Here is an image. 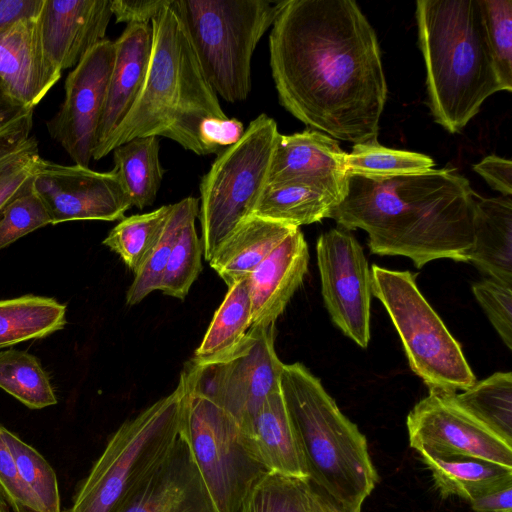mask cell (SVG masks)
<instances>
[{
    "instance_id": "cell-1",
    "label": "cell",
    "mask_w": 512,
    "mask_h": 512,
    "mask_svg": "<svg viewBox=\"0 0 512 512\" xmlns=\"http://www.w3.org/2000/svg\"><path fill=\"white\" fill-rule=\"evenodd\" d=\"M280 104L324 134L377 140L387 83L376 33L353 0H287L269 35Z\"/></svg>"
},
{
    "instance_id": "cell-2",
    "label": "cell",
    "mask_w": 512,
    "mask_h": 512,
    "mask_svg": "<svg viewBox=\"0 0 512 512\" xmlns=\"http://www.w3.org/2000/svg\"><path fill=\"white\" fill-rule=\"evenodd\" d=\"M475 192L454 169L388 178L347 174V190L328 218L362 229L372 254L405 256L417 268L437 259L468 262Z\"/></svg>"
},
{
    "instance_id": "cell-3",
    "label": "cell",
    "mask_w": 512,
    "mask_h": 512,
    "mask_svg": "<svg viewBox=\"0 0 512 512\" xmlns=\"http://www.w3.org/2000/svg\"><path fill=\"white\" fill-rule=\"evenodd\" d=\"M151 26L152 50L142 89L119 126L94 150V160L147 136L165 137L185 150L208 155L200 140L201 123L208 118H227L173 0L152 19Z\"/></svg>"
},
{
    "instance_id": "cell-4",
    "label": "cell",
    "mask_w": 512,
    "mask_h": 512,
    "mask_svg": "<svg viewBox=\"0 0 512 512\" xmlns=\"http://www.w3.org/2000/svg\"><path fill=\"white\" fill-rule=\"evenodd\" d=\"M416 19L431 113L450 133L460 132L504 90L480 0H418Z\"/></svg>"
},
{
    "instance_id": "cell-5",
    "label": "cell",
    "mask_w": 512,
    "mask_h": 512,
    "mask_svg": "<svg viewBox=\"0 0 512 512\" xmlns=\"http://www.w3.org/2000/svg\"><path fill=\"white\" fill-rule=\"evenodd\" d=\"M280 391L308 480L335 501L362 507L378 481L365 436L303 364H284Z\"/></svg>"
},
{
    "instance_id": "cell-6",
    "label": "cell",
    "mask_w": 512,
    "mask_h": 512,
    "mask_svg": "<svg viewBox=\"0 0 512 512\" xmlns=\"http://www.w3.org/2000/svg\"><path fill=\"white\" fill-rule=\"evenodd\" d=\"M287 0H173L204 76L230 103L251 89L255 48Z\"/></svg>"
},
{
    "instance_id": "cell-7",
    "label": "cell",
    "mask_w": 512,
    "mask_h": 512,
    "mask_svg": "<svg viewBox=\"0 0 512 512\" xmlns=\"http://www.w3.org/2000/svg\"><path fill=\"white\" fill-rule=\"evenodd\" d=\"M183 393L179 381L116 430L65 512H118L179 439Z\"/></svg>"
},
{
    "instance_id": "cell-8",
    "label": "cell",
    "mask_w": 512,
    "mask_h": 512,
    "mask_svg": "<svg viewBox=\"0 0 512 512\" xmlns=\"http://www.w3.org/2000/svg\"><path fill=\"white\" fill-rule=\"evenodd\" d=\"M371 290L389 314L410 368L429 392L453 394L476 382L461 346L418 289L413 273L374 264Z\"/></svg>"
},
{
    "instance_id": "cell-9",
    "label": "cell",
    "mask_w": 512,
    "mask_h": 512,
    "mask_svg": "<svg viewBox=\"0 0 512 512\" xmlns=\"http://www.w3.org/2000/svg\"><path fill=\"white\" fill-rule=\"evenodd\" d=\"M278 135L276 121L260 114L235 144L218 154L202 177L198 217L206 261L252 216L268 181Z\"/></svg>"
},
{
    "instance_id": "cell-10",
    "label": "cell",
    "mask_w": 512,
    "mask_h": 512,
    "mask_svg": "<svg viewBox=\"0 0 512 512\" xmlns=\"http://www.w3.org/2000/svg\"><path fill=\"white\" fill-rule=\"evenodd\" d=\"M284 363L275 351V324L251 327L233 347L207 358L193 357L180 381L230 414L249 438L264 400L280 389Z\"/></svg>"
},
{
    "instance_id": "cell-11",
    "label": "cell",
    "mask_w": 512,
    "mask_h": 512,
    "mask_svg": "<svg viewBox=\"0 0 512 512\" xmlns=\"http://www.w3.org/2000/svg\"><path fill=\"white\" fill-rule=\"evenodd\" d=\"M181 435L216 511L240 512L251 488L268 471L253 455L235 419L184 388Z\"/></svg>"
},
{
    "instance_id": "cell-12",
    "label": "cell",
    "mask_w": 512,
    "mask_h": 512,
    "mask_svg": "<svg viewBox=\"0 0 512 512\" xmlns=\"http://www.w3.org/2000/svg\"><path fill=\"white\" fill-rule=\"evenodd\" d=\"M324 304L334 324L361 348L370 341L371 270L362 246L341 227L316 244Z\"/></svg>"
},
{
    "instance_id": "cell-13",
    "label": "cell",
    "mask_w": 512,
    "mask_h": 512,
    "mask_svg": "<svg viewBox=\"0 0 512 512\" xmlns=\"http://www.w3.org/2000/svg\"><path fill=\"white\" fill-rule=\"evenodd\" d=\"M114 59V41L105 38L92 47L68 74L64 101L47 122L51 137L77 165L88 167L93 159Z\"/></svg>"
},
{
    "instance_id": "cell-14",
    "label": "cell",
    "mask_w": 512,
    "mask_h": 512,
    "mask_svg": "<svg viewBox=\"0 0 512 512\" xmlns=\"http://www.w3.org/2000/svg\"><path fill=\"white\" fill-rule=\"evenodd\" d=\"M52 225L75 220L115 221L132 207L118 175L40 159L32 181Z\"/></svg>"
},
{
    "instance_id": "cell-15",
    "label": "cell",
    "mask_w": 512,
    "mask_h": 512,
    "mask_svg": "<svg viewBox=\"0 0 512 512\" xmlns=\"http://www.w3.org/2000/svg\"><path fill=\"white\" fill-rule=\"evenodd\" d=\"M410 446L439 456H468L512 467V446L460 409L447 394L421 399L406 420Z\"/></svg>"
},
{
    "instance_id": "cell-16",
    "label": "cell",
    "mask_w": 512,
    "mask_h": 512,
    "mask_svg": "<svg viewBox=\"0 0 512 512\" xmlns=\"http://www.w3.org/2000/svg\"><path fill=\"white\" fill-rule=\"evenodd\" d=\"M118 512H217L182 435Z\"/></svg>"
},
{
    "instance_id": "cell-17",
    "label": "cell",
    "mask_w": 512,
    "mask_h": 512,
    "mask_svg": "<svg viewBox=\"0 0 512 512\" xmlns=\"http://www.w3.org/2000/svg\"><path fill=\"white\" fill-rule=\"evenodd\" d=\"M346 155L335 139L317 130L279 133L267 183H305L340 202L347 190Z\"/></svg>"
},
{
    "instance_id": "cell-18",
    "label": "cell",
    "mask_w": 512,
    "mask_h": 512,
    "mask_svg": "<svg viewBox=\"0 0 512 512\" xmlns=\"http://www.w3.org/2000/svg\"><path fill=\"white\" fill-rule=\"evenodd\" d=\"M112 16L111 0H44L39 20L47 57L61 71L75 67L105 39Z\"/></svg>"
},
{
    "instance_id": "cell-19",
    "label": "cell",
    "mask_w": 512,
    "mask_h": 512,
    "mask_svg": "<svg viewBox=\"0 0 512 512\" xmlns=\"http://www.w3.org/2000/svg\"><path fill=\"white\" fill-rule=\"evenodd\" d=\"M61 74L44 51L39 15L0 30V80L19 101L35 108Z\"/></svg>"
},
{
    "instance_id": "cell-20",
    "label": "cell",
    "mask_w": 512,
    "mask_h": 512,
    "mask_svg": "<svg viewBox=\"0 0 512 512\" xmlns=\"http://www.w3.org/2000/svg\"><path fill=\"white\" fill-rule=\"evenodd\" d=\"M309 251L295 228L247 277L252 327L275 324L308 271Z\"/></svg>"
},
{
    "instance_id": "cell-21",
    "label": "cell",
    "mask_w": 512,
    "mask_h": 512,
    "mask_svg": "<svg viewBox=\"0 0 512 512\" xmlns=\"http://www.w3.org/2000/svg\"><path fill=\"white\" fill-rule=\"evenodd\" d=\"M152 38L151 23H130L114 41V65L98 127L95 149L119 126L136 101L146 78Z\"/></svg>"
},
{
    "instance_id": "cell-22",
    "label": "cell",
    "mask_w": 512,
    "mask_h": 512,
    "mask_svg": "<svg viewBox=\"0 0 512 512\" xmlns=\"http://www.w3.org/2000/svg\"><path fill=\"white\" fill-rule=\"evenodd\" d=\"M245 439L267 471L308 479L304 456L280 389L264 400L253 420L251 435Z\"/></svg>"
},
{
    "instance_id": "cell-23",
    "label": "cell",
    "mask_w": 512,
    "mask_h": 512,
    "mask_svg": "<svg viewBox=\"0 0 512 512\" xmlns=\"http://www.w3.org/2000/svg\"><path fill=\"white\" fill-rule=\"evenodd\" d=\"M468 262L490 278L512 285L511 196L485 198L475 193Z\"/></svg>"
},
{
    "instance_id": "cell-24",
    "label": "cell",
    "mask_w": 512,
    "mask_h": 512,
    "mask_svg": "<svg viewBox=\"0 0 512 512\" xmlns=\"http://www.w3.org/2000/svg\"><path fill=\"white\" fill-rule=\"evenodd\" d=\"M295 228L252 215L219 246L209 264L230 287L246 279Z\"/></svg>"
},
{
    "instance_id": "cell-25",
    "label": "cell",
    "mask_w": 512,
    "mask_h": 512,
    "mask_svg": "<svg viewBox=\"0 0 512 512\" xmlns=\"http://www.w3.org/2000/svg\"><path fill=\"white\" fill-rule=\"evenodd\" d=\"M420 457L443 498L456 496L470 502L495 488L512 483V467L468 456L421 453Z\"/></svg>"
},
{
    "instance_id": "cell-26",
    "label": "cell",
    "mask_w": 512,
    "mask_h": 512,
    "mask_svg": "<svg viewBox=\"0 0 512 512\" xmlns=\"http://www.w3.org/2000/svg\"><path fill=\"white\" fill-rule=\"evenodd\" d=\"M338 203L334 196L305 183H267L252 215L300 227L328 218Z\"/></svg>"
},
{
    "instance_id": "cell-27",
    "label": "cell",
    "mask_w": 512,
    "mask_h": 512,
    "mask_svg": "<svg viewBox=\"0 0 512 512\" xmlns=\"http://www.w3.org/2000/svg\"><path fill=\"white\" fill-rule=\"evenodd\" d=\"M66 323V305L54 298L28 294L0 300V349L45 338Z\"/></svg>"
},
{
    "instance_id": "cell-28",
    "label": "cell",
    "mask_w": 512,
    "mask_h": 512,
    "mask_svg": "<svg viewBox=\"0 0 512 512\" xmlns=\"http://www.w3.org/2000/svg\"><path fill=\"white\" fill-rule=\"evenodd\" d=\"M159 137L132 139L116 147L114 168L131 205L144 209L154 203L164 175L159 159Z\"/></svg>"
},
{
    "instance_id": "cell-29",
    "label": "cell",
    "mask_w": 512,
    "mask_h": 512,
    "mask_svg": "<svg viewBox=\"0 0 512 512\" xmlns=\"http://www.w3.org/2000/svg\"><path fill=\"white\" fill-rule=\"evenodd\" d=\"M447 395L460 409L512 446L511 372H496L461 393Z\"/></svg>"
},
{
    "instance_id": "cell-30",
    "label": "cell",
    "mask_w": 512,
    "mask_h": 512,
    "mask_svg": "<svg viewBox=\"0 0 512 512\" xmlns=\"http://www.w3.org/2000/svg\"><path fill=\"white\" fill-rule=\"evenodd\" d=\"M198 213L199 198L190 196L173 204L156 245L134 273V280L126 294L128 305L140 303L151 292L159 289L165 266L180 232L188 222L196 220Z\"/></svg>"
},
{
    "instance_id": "cell-31",
    "label": "cell",
    "mask_w": 512,
    "mask_h": 512,
    "mask_svg": "<svg viewBox=\"0 0 512 512\" xmlns=\"http://www.w3.org/2000/svg\"><path fill=\"white\" fill-rule=\"evenodd\" d=\"M252 327V307L247 278L228 287L210 325L195 351V358L222 353L237 344Z\"/></svg>"
},
{
    "instance_id": "cell-32",
    "label": "cell",
    "mask_w": 512,
    "mask_h": 512,
    "mask_svg": "<svg viewBox=\"0 0 512 512\" xmlns=\"http://www.w3.org/2000/svg\"><path fill=\"white\" fill-rule=\"evenodd\" d=\"M0 388L30 409L57 403L48 374L39 359L26 351L0 352Z\"/></svg>"
},
{
    "instance_id": "cell-33",
    "label": "cell",
    "mask_w": 512,
    "mask_h": 512,
    "mask_svg": "<svg viewBox=\"0 0 512 512\" xmlns=\"http://www.w3.org/2000/svg\"><path fill=\"white\" fill-rule=\"evenodd\" d=\"M173 204L151 212L124 217L109 232L103 244L117 253L134 273L156 245L172 211Z\"/></svg>"
},
{
    "instance_id": "cell-34",
    "label": "cell",
    "mask_w": 512,
    "mask_h": 512,
    "mask_svg": "<svg viewBox=\"0 0 512 512\" xmlns=\"http://www.w3.org/2000/svg\"><path fill=\"white\" fill-rule=\"evenodd\" d=\"M431 157L406 150L384 147L377 140L354 144L345 158L347 174L368 178H388L433 169Z\"/></svg>"
},
{
    "instance_id": "cell-35",
    "label": "cell",
    "mask_w": 512,
    "mask_h": 512,
    "mask_svg": "<svg viewBox=\"0 0 512 512\" xmlns=\"http://www.w3.org/2000/svg\"><path fill=\"white\" fill-rule=\"evenodd\" d=\"M240 512H311L310 482L268 471L251 488Z\"/></svg>"
},
{
    "instance_id": "cell-36",
    "label": "cell",
    "mask_w": 512,
    "mask_h": 512,
    "mask_svg": "<svg viewBox=\"0 0 512 512\" xmlns=\"http://www.w3.org/2000/svg\"><path fill=\"white\" fill-rule=\"evenodd\" d=\"M1 433L15 460L19 474L35 497L41 512H61L55 471L32 446L2 425Z\"/></svg>"
},
{
    "instance_id": "cell-37",
    "label": "cell",
    "mask_w": 512,
    "mask_h": 512,
    "mask_svg": "<svg viewBox=\"0 0 512 512\" xmlns=\"http://www.w3.org/2000/svg\"><path fill=\"white\" fill-rule=\"evenodd\" d=\"M202 255V243L195 220H192L184 226L175 242L158 290L183 300L202 270Z\"/></svg>"
},
{
    "instance_id": "cell-38",
    "label": "cell",
    "mask_w": 512,
    "mask_h": 512,
    "mask_svg": "<svg viewBox=\"0 0 512 512\" xmlns=\"http://www.w3.org/2000/svg\"><path fill=\"white\" fill-rule=\"evenodd\" d=\"M41 158L33 136L0 145V212L32 183Z\"/></svg>"
},
{
    "instance_id": "cell-39",
    "label": "cell",
    "mask_w": 512,
    "mask_h": 512,
    "mask_svg": "<svg viewBox=\"0 0 512 512\" xmlns=\"http://www.w3.org/2000/svg\"><path fill=\"white\" fill-rule=\"evenodd\" d=\"M488 42L505 91H512V0H480Z\"/></svg>"
},
{
    "instance_id": "cell-40",
    "label": "cell",
    "mask_w": 512,
    "mask_h": 512,
    "mask_svg": "<svg viewBox=\"0 0 512 512\" xmlns=\"http://www.w3.org/2000/svg\"><path fill=\"white\" fill-rule=\"evenodd\" d=\"M48 224H52L50 213L31 183L1 211L0 249Z\"/></svg>"
},
{
    "instance_id": "cell-41",
    "label": "cell",
    "mask_w": 512,
    "mask_h": 512,
    "mask_svg": "<svg viewBox=\"0 0 512 512\" xmlns=\"http://www.w3.org/2000/svg\"><path fill=\"white\" fill-rule=\"evenodd\" d=\"M512 285L493 278L476 282L473 294L507 348L512 349Z\"/></svg>"
},
{
    "instance_id": "cell-42",
    "label": "cell",
    "mask_w": 512,
    "mask_h": 512,
    "mask_svg": "<svg viewBox=\"0 0 512 512\" xmlns=\"http://www.w3.org/2000/svg\"><path fill=\"white\" fill-rule=\"evenodd\" d=\"M1 428L0 423V491L14 512H41L35 497L19 474Z\"/></svg>"
},
{
    "instance_id": "cell-43",
    "label": "cell",
    "mask_w": 512,
    "mask_h": 512,
    "mask_svg": "<svg viewBox=\"0 0 512 512\" xmlns=\"http://www.w3.org/2000/svg\"><path fill=\"white\" fill-rule=\"evenodd\" d=\"M34 108L14 97L0 80V145L28 138Z\"/></svg>"
},
{
    "instance_id": "cell-44",
    "label": "cell",
    "mask_w": 512,
    "mask_h": 512,
    "mask_svg": "<svg viewBox=\"0 0 512 512\" xmlns=\"http://www.w3.org/2000/svg\"><path fill=\"white\" fill-rule=\"evenodd\" d=\"M245 131L244 125L236 118H208L200 126V140L208 154L218 152L222 147L235 144Z\"/></svg>"
},
{
    "instance_id": "cell-45",
    "label": "cell",
    "mask_w": 512,
    "mask_h": 512,
    "mask_svg": "<svg viewBox=\"0 0 512 512\" xmlns=\"http://www.w3.org/2000/svg\"><path fill=\"white\" fill-rule=\"evenodd\" d=\"M169 0H111V11L117 23H151Z\"/></svg>"
},
{
    "instance_id": "cell-46",
    "label": "cell",
    "mask_w": 512,
    "mask_h": 512,
    "mask_svg": "<svg viewBox=\"0 0 512 512\" xmlns=\"http://www.w3.org/2000/svg\"><path fill=\"white\" fill-rule=\"evenodd\" d=\"M475 172L503 196L512 194V162L496 155H489L473 166Z\"/></svg>"
},
{
    "instance_id": "cell-47",
    "label": "cell",
    "mask_w": 512,
    "mask_h": 512,
    "mask_svg": "<svg viewBox=\"0 0 512 512\" xmlns=\"http://www.w3.org/2000/svg\"><path fill=\"white\" fill-rule=\"evenodd\" d=\"M44 0H0V30L40 14Z\"/></svg>"
},
{
    "instance_id": "cell-48",
    "label": "cell",
    "mask_w": 512,
    "mask_h": 512,
    "mask_svg": "<svg viewBox=\"0 0 512 512\" xmlns=\"http://www.w3.org/2000/svg\"><path fill=\"white\" fill-rule=\"evenodd\" d=\"M469 503L476 512L512 511V483L495 488Z\"/></svg>"
},
{
    "instance_id": "cell-49",
    "label": "cell",
    "mask_w": 512,
    "mask_h": 512,
    "mask_svg": "<svg viewBox=\"0 0 512 512\" xmlns=\"http://www.w3.org/2000/svg\"><path fill=\"white\" fill-rule=\"evenodd\" d=\"M310 482V481H309ZM311 512H361V507L345 506L310 482Z\"/></svg>"
},
{
    "instance_id": "cell-50",
    "label": "cell",
    "mask_w": 512,
    "mask_h": 512,
    "mask_svg": "<svg viewBox=\"0 0 512 512\" xmlns=\"http://www.w3.org/2000/svg\"><path fill=\"white\" fill-rule=\"evenodd\" d=\"M0 512H9L8 503L0 491Z\"/></svg>"
},
{
    "instance_id": "cell-51",
    "label": "cell",
    "mask_w": 512,
    "mask_h": 512,
    "mask_svg": "<svg viewBox=\"0 0 512 512\" xmlns=\"http://www.w3.org/2000/svg\"><path fill=\"white\" fill-rule=\"evenodd\" d=\"M506 512H512V511H506Z\"/></svg>"
},
{
    "instance_id": "cell-52",
    "label": "cell",
    "mask_w": 512,
    "mask_h": 512,
    "mask_svg": "<svg viewBox=\"0 0 512 512\" xmlns=\"http://www.w3.org/2000/svg\"><path fill=\"white\" fill-rule=\"evenodd\" d=\"M0 214H1V212H0Z\"/></svg>"
}]
</instances>
